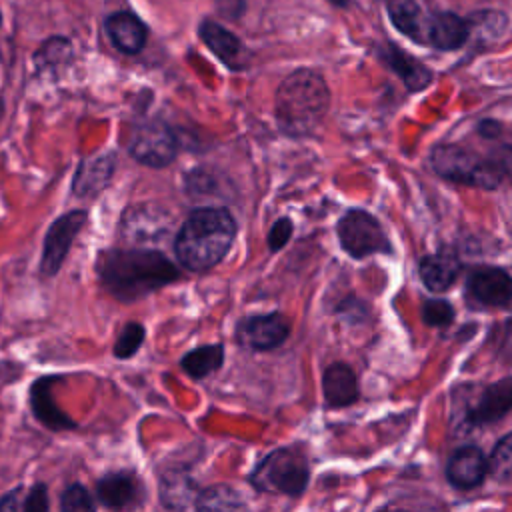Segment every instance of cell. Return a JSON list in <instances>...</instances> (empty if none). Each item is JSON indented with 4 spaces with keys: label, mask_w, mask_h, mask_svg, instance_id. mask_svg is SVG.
I'll list each match as a JSON object with an SVG mask.
<instances>
[{
    "label": "cell",
    "mask_w": 512,
    "mask_h": 512,
    "mask_svg": "<svg viewBox=\"0 0 512 512\" xmlns=\"http://www.w3.org/2000/svg\"><path fill=\"white\" fill-rule=\"evenodd\" d=\"M322 390L330 408L354 404L358 400V380L354 370L342 362L330 364L322 376Z\"/></svg>",
    "instance_id": "obj_17"
},
{
    "label": "cell",
    "mask_w": 512,
    "mask_h": 512,
    "mask_svg": "<svg viewBox=\"0 0 512 512\" xmlns=\"http://www.w3.org/2000/svg\"><path fill=\"white\" fill-rule=\"evenodd\" d=\"M84 224H86L84 210H72L52 222V226L44 236L42 258H40V274L44 278H50L60 270L74 238L78 236Z\"/></svg>",
    "instance_id": "obj_7"
},
{
    "label": "cell",
    "mask_w": 512,
    "mask_h": 512,
    "mask_svg": "<svg viewBox=\"0 0 512 512\" xmlns=\"http://www.w3.org/2000/svg\"><path fill=\"white\" fill-rule=\"evenodd\" d=\"M482 36H490V38H496L498 32H504L506 30V16L502 12H480V14H474L472 22H470Z\"/></svg>",
    "instance_id": "obj_32"
},
{
    "label": "cell",
    "mask_w": 512,
    "mask_h": 512,
    "mask_svg": "<svg viewBox=\"0 0 512 512\" xmlns=\"http://www.w3.org/2000/svg\"><path fill=\"white\" fill-rule=\"evenodd\" d=\"M512 404V378L506 376L490 386H484L478 400L466 412V424L482 426L504 418Z\"/></svg>",
    "instance_id": "obj_10"
},
{
    "label": "cell",
    "mask_w": 512,
    "mask_h": 512,
    "mask_svg": "<svg viewBox=\"0 0 512 512\" xmlns=\"http://www.w3.org/2000/svg\"><path fill=\"white\" fill-rule=\"evenodd\" d=\"M382 512H400V510H382Z\"/></svg>",
    "instance_id": "obj_37"
},
{
    "label": "cell",
    "mask_w": 512,
    "mask_h": 512,
    "mask_svg": "<svg viewBox=\"0 0 512 512\" xmlns=\"http://www.w3.org/2000/svg\"><path fill=\"white\" fill-rule=\"evenodd\" d=\"M336 232H338L342 248L352 258H364L368 254L390 252V242H388L380 222L364 210H348L340 218Z\"/></svg>",
    "instance_id": "obj_6"
},
{
    "label": "cell",
    "mask_w": 512,
    "mask_h": 512,
    "mask_svg": "<svg viewBox=\"0 0 512 512\" xmlns=\"http://www.w3.org/2000/svg\"><path fill=\"white\" fill-rule=\"evenodd\" d=\"M170 218L162 208L138 206L126 212L122 220V232L132 242H156L168 234Z\"/></svg>",
    "instance_id": "obj_13"
},
{
    "label": "cell",
    "mask_w": 512,
    "mask_h": 512,
    "mask_svg": "<svg viewBox=\"0 0 512 512\" xmlns=\"http://www.w3.org/2000/svg\"><path fill=\"white\" fill-rule=\"evenodd\" d=\"M162 500L172 510H184L198 494L194 482L178 470H170L162 476Z\"/></svg>",
    "instance_id": "obj_26"
},
{
    "label": "cell",
    "mask_w": 512,
    "mask_h": 512,
    "mask_svg": "<svg viewBox=\"0 0 512 512\" xmlns=\"http://www.w3.org/2000/svg\"><path fill=\"white\" fill-rule=\"evenodd\" d=\"M98 500L108 508H124V506H136L142 496L144 488L132 472H110L102 476L96 484Z\"/></svg>",
    "instance_id": "obj_14"
},
{
    "label": "cell",
    "mask_w": 512,
    "mask_h": 512,
    "mask_svg": "<svg viewBox=\"0 0 512 512\" xmlns=\"http://www.w3.org/2000/svg\"><path fill=\"white\" fill-rule=\"evenodd\" d=\"M478 132H480L484 138H496V136L500 134V124L494 122V120H484V122H480Z\"/></svg>",
    "instance_id": "obj_35"
},
{
    "label": "cell",
    "mask_w": 512,
    "mask_h": 512,
    "mask_svg": "<svg viewBox=\"0 0 512 512\" xmlns=\"http://www.w3.org/2000/svg\"><path fill=\"white\" fill-rule=\"evenodd\" d=\"M198 512H242V496L230 486H212L196 496Z\"/></svg>",
    "instance_id": "obj_27"
},
{
    "label": "cell",
    "mask_w": 512,
    "mask_h": 512,
    "mask_svg": "<svg viewBox=\"0 0 512 512\" xmlns=\"http://www.w3.org/2000/svg\"><path fill=\"white\" fill-rule=\"evenodd\" d=\"M334 4H338V6H344L346 4V0H332Z\"/></svg>",
    "instance_id": "obj_36"
},
{
    "label": "cell",
    "mask_w": 512,
    "mask_h": 512,
    "mask_svg": "<svg viewBox=\"0 0 512 512\" xmlns=\"http://www.w3.org/2000/svg\"><path fill=\"white\" fill-rule=\"evenodd\" d=\"M418 274L424 286L432 292L448 290L460 274V260L452 250L428 254L418 264Z\"/></svg>",
    "instance_id": "obj_16"
},
{
    "label": "cell",
    "mask_w": 512,
    "mask_h": 512,
    "mask_svg": "<svg viewBox=\"0 0 512 512\" xmlns=\"http://www.w3.org/2000/svg\"><path fill=\"white\" fill-rule=\"evenodd\" d=\"M200 38L206 42V46L222 60L226 62L230 68H240L242 66V54H244V46L240 44V40L228 32L224 26L212 22V20H204L200 24Z\"/></svg>",
    "instance_id": "obj_20"
},
{
    "label": "cell",
    "mask_w": 512,
    "mask_h": 512,
    "mask_svg": "<svg viewBox=\"0 0 512 512\" xmlns=\"http://www.w3.org/2000/svg\"><path fill=\"white\" fill-rule=\"evenodd\" d=\"M430 164L446 180L492 190L508 174L510 148L504 144L494 154L480 156L458 144H438L430 154Z\"/></svg>",
    "instance_id": "obj_4"
},
{
    "label": "cell",
    "mask_w": 512,
    "mask_h": 512,
    "mask_svg": "<svg viewBox=\"0 0 512 512\" xmlns=\"http://www.w3.org/2000/svg\"><path fill=\"white\" fill-rule=\"evenodd\" d=\"M422 318L428 326H448L454 320V308L448 300L430 298L422 306Z\"/></svg>",
    "instance_id": "obj_31"
},
{
    "label": "cell",
    "mask_w": 512,
    "mask_h": 512,
    "mask_svg": "<svg viewBox=\"0 0 512 512\" xmlns=\"http://www.w3.org/2000/svg\"><path fill=\"white\" fill-rule=\"evenodd\" d=\"M216 8L226 14L228 18H236L238 14H242V0H216Z\"/></svg>",
    "instance_id": "obj_34"
},
{
    "label": "cell",
    "mask_w": 512,
    "mask_h": 512,
    "mask_svg": "<svg viewBox=\"0 0 512 512\" xmlns=\"http://www.w3.org/2000/svg\"><path fill=\"white\" fill-rule=\"evenodd\" d=\"M388 16L392 24L414 42H428L430 18L424 16L422 8L414 0H388Z\"/></svg>",
    "instance_id": "obj_19"
},
{
    "label": "cell",
    "mask_w": 512,
    "mask_h": 512,
    "mask_svg": "<svg viewBox=\"0 0 512 512\" xmlns=\"http://www.w3.org/2000/svg\"><path fill=\"white\" fill-rule=\"evenodd\" d=\"M290 334V322L284 314L272 312L262 316H246L236 326V340L250 350H272Z\"/></svg>",
    "instance_id": "obj_9"
},
{
    "label": "cell",
    "mask_w": 512,
    "mask_h": 512,
    "mask_svg": "<svg viewBox=\"0 0 512 512\" xmlns=\"http://www.w3.org/2000/svg\"><path fill=\"white\" fill-rule=\"evenodd\" d=\"M60 376H44L36 380L30 388V406L34 416L52 430H70L76 428V422L66 416L56 402L52 400V384H56Z\"/></svg>",
    "instance_id": "obj_15"
},
{
    "label": "cell",
    "mask_w": 512,
    "mask_h": 512,
    "mask_svg": "<svg viewBox=\"0 0 512 512\" xmlns=\"http://www.w3.org/2000/svg\"><path fill=\"white\" fill-rule=\"evenodd\" d=\"M178 150L176 136L172 130L160 122H150L144 124L142 128L136 130L130 142V154L146 166L152 168H162L168 166Z\"/></svg>",
    "instance_id": "obj_8"
},
{
    "label": "cell",
    "mask_w": 512,
    "mask_h": 512,
    "mask_svg": "<svg viewBox=\"0 0 512 512\" xmlns=\"http://www.w3.org/2000/svg\"><path fill=\"white\" fill-rule=\"evenodd\" d=\"M488 462V472L500 480V482H508L510 480V472H512V436L504 434L496 446L492 448V456Z\"/></svg>",
    "instance_id": "obj_28"
},
{
    "label": "cell",
    "mask_w": 512,
    "mask_h": 512,
    "mask_svg": "<svg viewBox=\"0 0 512 512\" xmlns=\"http://www.w3.org/2000/svg\"><path fill=\"white\" fill-rule=\"evenodd\" d=\"M106 32L124 54H138L146 42V26L130 12H116L106 20Z\"/></svg>",
    "instance_id": "obj_18"
},
{
    "label": "cell",
    "mask_w": 512,
    "mask_h": 512,
    "mask_svg": "<svg viewBox=\"0 0 512 512\" xmlns=\"http://www.w3.org/2000/svg\"><path fill=\"white\" fill-rule=\"evenodd\" d=\"M234 236L236 222L226 208H198L178 230L174 252L182 266L204 272L226 256Z\"/></svg>",
    "instance_id": "obj_2"
},
{
    "label": "cell",
    "mask_w": 512,
    "mask_h": 512,
    "mask_svg": "<svg viewBox=\"0 0 512 512\" xmlns=\"http://www.w3.org/2000/svg\"><path fill=\"white\" fill-rule=\"evenodd\" d=\"M224 362V346L222 344H210V346H200L190 350L188 354L182 356L180 366L184 368L186 374L192 378H206L208 374L216 372Z\"/></svg>",
    "instance_id": "obj_25"
},
{
    "label": "cell",
    "mask_w": 512,
    "mask_h": 512,
    "mask_svg": "<svg viewBox=\"0 0 512 512\" xmlns=\"http://www.w3.org/2000/svg\"><path fill=\"white\" fill-rule=\"evenodd\" d=\"M0 512H48V490L44 484L16 486L0 498Z\"/></svg>",
    "instance_id": "obj_24"
},
{
    "label": "cell",
    "mask_w": 512,
    "mask_h": 512,
    "mask_svg": "<svg viewBox=\"0 0 512 512\" xmlns=\"http://www.w3.org/2000/svg\"><path fill=\"white\" fill-rule=\"evenodd\" d=\"M96 272L108 294L134 302L180 278L178 268L158 250L112 248L98 256Z\"/></svg>",
    "instance_id": "obj_1"
},
{
    "label": "cell",
    "mask_w": 512,
    "mask_h": 512,
    "mask_svg": "<svg viewBox=\"0 0 512 512\" xmlns=\"http://www.w3.org/2000/svg\"><path fill=\"white\" fill-rule=\"evenodd\" d=\"M384 60L388 62V66L400 74V78L404 80V84L410 90H422L430 84L432 80V72L414 56L398 50L394 44H390L384 50Z\"/></svg>",
    "instance_id": "obj_23"
},
{
    "label": "cell",
    "mask_w": 512,
    "mask_h": 512,
    "mask_svg": "<svg viewBox=\"0 0 512 512\" xmlns=\"http://www.w3.org/2000/svg\"><path fill=\"white\" fill-rule=\"evenodd\" d=\"M330 92L324 78L308 68L292 72L276 92V122L284 134H310L324 118Z\"/></svg>",
    "instance_id": "obj_3"
},
{
    "label": "cell",
    "mask_w": 512,
    "mask_h": 512,
    "mask_svg": "<svg viewBox=\"0 0 512 512\" xmlns=\"http://www.w3.org/2000/svg\"><path fill=\"white\" fill-rule=\"evenodd\" d=\"M114 170V158L112 156H98L92 160H84L76 172L74 178V192L78 196H92L96 192H100Z\"/></svg>",
    "instance_id": "obj_22"
},
{
    "label": "cell",
    "mask_w": 512,
    "mask_h": 512,
    "mask_svg": "<svg viewBox=\"0 0 512 512\" xmlns=\"http://www.w3.org/2000/svg\"><path fill=\"white\" fill-rule=\"evenodd\" d=\"M250 480L260 490H276L298 496L308 486L310 468L304 454L292 448H278L254 468Z\"/></svg>",
    "instance_id": "obj_5"
},
{
    "label": "cell",
    "mask_w": 512,
    "mask_h": 512,
    "mask_svg": "<svg viewBox=\"0 0 512 512\" xmlns=\"http://www.w3.org/2000/svg\"><path fill=\"white\" fill-rule=\"evenodd\" d=\"M486 474H488L486 456L476 446L458 448L446 464L448 482L462 490H470V488L482 484Z\"/></svg>",
    "instance_id": "obj_12"
},
{
    "label": "cell",
    "mask_w": 512,
    "mask_h": 512,
    "mask_svg": "<svg viewBox=\"0 0 512 512\" xmlns=\"http://www.w3.org/2000/svg\"><path fill=\"white\" fill-rule=\"evenodd\" d=\"M292 220L290 218H280L272 224L270 232H268V248L272 252H278L292 236Z\"/></svg>",
    "instance_id": "obj_33"
},
{
    "label": "cell",
    "mask_w": 512,
    "mask_h": 512,
    "mask_svg": "<svg viewBox=\"0 0 512 512\" xmlns=\"http://www.w3.org/2000/svg\"><path fill=\"white\" fill-rule=\"evenodd\" d=\"M60 512H96V504L82 484H72L60 496Z\"/></svg>",
    "instance_id": "obj_29"
},
{
    "label": "cell",
    "mask_w": 512,
    "mask_h": 512,
    "mask_svg": "<svg viewBox=\"0 0 512 512\" xmlns=\"http://www.w3.org/2000/svg\"><path fill=\"white\" fill-rule=\"evenodd\" d=\"M468 292L484 306L504 308L510 304V276L502 268L482 266L470 274Z\"/></svg>",
    "instance_id": "obj_11"
},
{
    "label": "cell",
    "mask_w": 512,
    "mask_h": 512,
    "mask_svg": "<svg viewBox=\"0 0 512 512\" xmlns=\"http://www.w3.org/2000/svg\"><path fill=\"white\" fill-rule=\"evenodd\" d=\"M470 26L452 12H440L430 18L428 42L438 50H456L468 38Z\"/></svg>",
    "instance_id": "obj_21"
},
{
    "label": "cell",
    "mask_w": 512,
    "mask_h": 512,
    "mask_svg": "<svg viewBox=\"0 0 512 512\" xmlns=\"http://www.w3.org/2000/svg\"><path fill=\"white\" fill-rule=\"evenodd\" d=\"M146 336V330L138 322H130L122 328L116 344H114V356L116 358H130L138 352L142 340Z\"/></svg>",
    "instance_id": "obj_30"
}]
</instances>
